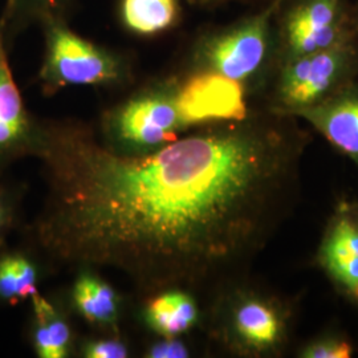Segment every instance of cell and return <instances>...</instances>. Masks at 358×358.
Here are the masks:
<instances>
[{"instance_id":"obj_1","label":"cell","mask_w":358,"mask_h":358,"mask_svg":"<svg viewBox=\"0 0 358 358\" xmlns=\"http://www.w3.org/2000/svg\"><path fill=\"white\" fill-rule=\"evenodd\" d=\"M299 152L282 130L245 118L145 155L43 127L35 158L47 192L29 245L52 264L117 269L146 296L210 282L263 245Z\"/></svg>"},{"instance_id":"obj_2","label":"cell","mask_w":358,"mask_h":358,"mask_svg":"<svg viewBox=\"0 0 358 358\" xmlns=\"http://www.w3.org/2000/svg\"><path fill=\"white\" fill-rule=\"evenodd\" d=\"M174 92L146 93L124 103L106 122L103 145L115 153L145 155L177 140L183 127Z\"/></svg>"},{"instance_id":"obj_3","label":"cell","mask_w":358,"mask_h":358,"mask_svg":"<svg viewBox=\"0 0 358 358\" xmlns=\"http://www.w3.org/2000/svg\"><path fill=\"white\" fill-rule=\"evenodd\" d=\"M357 56L350 38L331 48L285 62L278 87L279 113L291 115L332 94L356 64Z\"/></svg>"},{"instance_id":"obj_4","label":"cell","mask_w":358,"mask_h":358,"mask_svg":"<svg viewBox=\"0 0 358 358\" xmlns=\"http://www.w3.org/2000/svg\"><path fill=\"white\" fill-rule=\"evenodd\" d=\"M120 76L121 66L113 56L64 27H50L47 55L40 72L45 93L57 92L68 85L113 83Z\"/></svg>"},{"instance_id":"obj_5","label":"cell","mask_w":358,"mask_h":358,"mask_svg":"<svg viewBox=\"0 0 358 358\" xmlns=\"http://www.w3.org/2000/svg\"><path fill=\"white\" fill-rule=\"evenodd\" d=\"M282 0H273L267 8L239 26L208 38L201 51L206 71L243 81L262 68L268 55L271 28Z\"/></svg>"},{"instance_id":"obj_6","label":"cell","mask_w":358,"mask_h":358,"mask_svg":"<svg viewBox=\"0 0 358 358\" xmlns=\"http://www.w3.org/2000/svg\"><path fill=\"white\" fill-rule=\"evenodd\" d=\"M285 62L353 38L343 0H299L282 26Z\"/></svg>"},{"instance_id":"obj_7","label":"cell","mask_w":358,"mask_h":358,"mask_svg":"<svg viewBox=\"0 0 358 358\" xmlns=\"http://www.w3.org/2000/svg\"><path fill=\"white\" fill-rule=\"evenodd\" d=\"M13 13V0L0 17V170L27 157H36L43 127L31 117L13 80L6 50L8 20Z\"/></svg>"},{"instance_id":"obj_8","label":"cell","mask_w":358,"mask_h":358,"mask_svg":"<svg viewBox=\"0 0 358 358\" xmlns=\"http://www.w3.org/2000/svg\"><path fill=\"white\" fill-rule=\"evenodd\" d=\"M183 129L210 122L242 121L247 117L239 81L206 71L190 77L174 92Z\"/></svg>"},{"instance_id":"obj_9","label":"cell","mask_w":358,"mask_h":358,"mask_svg":"<svg viewBox=\"0 0 358 358\" xmlns=\"http://www.w3.org/2000/svg\"><path fill=\"white\" fill-rule=\"evenodd\" d=\"M291 115L306 118L358 165V90H336L320 103L299 109Z\"/></svg>"},{"instance_id":"obj_10","label":"cell","mask_w":358,"mask_h":358,"mask_svg":"<svg viewBox=\"0 0 358 358\" xmlns=\"http://www.w3.org/2000/svg\"><path fill=\"white\" fill-rule=\"evenodd\" d=\"M321 262L337 285L358 303V208L333 219L321 247Z\"/></svg>"},{"instance_id":"obj_11","label":"cell","mask_w":358,"mask_h":358,"mask_svg":"<svg viewBox=\"0 0 358 358\" xmlns=\"http://www.w3.org/2000/svg\"><path fill=\"white\" fill-rule=\"evenodd\" d=\"M229 331L235 345L245 352L260 353L279 343L282 321L264 300L242 297L231 308Z\"/></svg>"},{"instance_id":"obj_12","label":"cell","mask_w":358,"mask_h":358,"mask_svg":"<svg viewBox=\"0 0 358 358\" xmlns=\"http://www.w3.org/2000/svg\"><path fill=\"white\" fill-rule=\"evenodd\" d=\"M148 327L161 337H179L198 321V307L186 289L171 288L150 294L143 308Z\"/></svg>"},{"instance_id":"obj_13","label":"cell","mask_w":358,"mask_h":358,"mask_svg":"<svg viewBox=\"0 0 358 358\" xmlns=\"http://www.w3.org/2000/svg\"><path fill=\"white\" fill-rule=\"evenodd\" d=\"M31 343L40 358H65L71 353L72 329L64 313L45 296L31 297Z\"/></svg>"},{"instance_id":"obj_14","label":"cell","mask_w":358,"mask_h":358,"mask_svg":"<svg viewBox=\"0 0 358 358\" xmlns=\"http://www.w3.org/2000/svg\"><path fill=\"white\" fill-rule=\"evenodd\" d=\"M38 257L26 248L0 244V306L16 307L38 292Z\"/></svg>"},{"instance_id":"obj_15","label":"cell","mask_w":358,"mask_h":358,"mask_svg":"<svg viewBox=\"0 0 358 358\" xmlns=\"http://www.w3.org/2000/svg\"><path fill=\"white\" fill-rule=\"evenodd\" d=\"M72 301L85 320L103 327L115 328L120 315V299L115 289L101 278L83 269L72 288Z\"/></svg>"},{"instance_id":"obj_16","label":"cell","mask_w":358,"mask_h":358,"mask_svg":"<svg viewBox=\"0 0 358 358\" xmlns=\"http://www.w3.org/2000/svg\"><path fill=\"white\" fill-rule=\"evenodd\" d=\"M176 0H125L124 16L131 29L140 34H155L174 22Z\"/></svg>"},{"instance_id":"obj_17","label":"cell","mask_w":358,"mask_h":358,"mask_svg":"<svg viewBox=\"0 0 358 358\" xmlns=\"http://www.w3.org/2000/svg\"><path fill=\"white\" fill-rule=\"evenodd\" d=\"M83 356L87 358H127L129 348L120 337L90 340L83 345Z\"/></svg>"},{"instance_id":"obj_18","label":"cell","mask_w":358,"mask_h":358,"mask_svg":"<svg viewBox=\"0 0 358 358\" xmlns=\"http://www.w3.org/2000/svg\"><path fill=\"white\" fill-rule=\"evenodd\" d=\"M20 194L11 186L0 183V244L7 232L13 229L17 217Z\"/></svg>"},{"instance_id":"obj_19","label":"cell","mask_w":358,"mask_h":358,"mask_svg":"<svg viewBox=\"0 0 358 358\" xmlns=\"http://www.w3.org/2000/svg\"><path fill=\"white\" fill-rule=\"evenodd\" d=\"M306 358H349L352 356V346L343 340H324L307 346L303 350Z\"/></svg>"},{"instance_id":"obj_20","label":"cell","mask_w":358,"mask_h":358,"mask_svg":"<svg viewBox=\"0 0 358 358\" xmlns=\"http://www.w3.org/2000/svg\"><path fill=\"white\" fill-rule=\"evenodd\" d=\"M189 355V348L178 337H161L146 352V357L150 358H185Z\"/></svg>"},{"instance_id":"obj_21","label":"cell","mask_w":358,"mask_h":358,"mask_svg":"<svg viewBox=\"0 0 358 358\" xmlns=\"http://www.w3.org/2000/svg\"><path fill=\"white\" fill-rule=\"evenodd\" d=\"M22 0H13V4H19ZM31 3H35V4H43V6H56L60 0H28Z\"/></svg>"},{"instance_id":"obj_22","label":"cell","mask_w":358,"mask_h":358,"mask_svg":"<svg viewBox=\"0 0 358 358\" xmlns=\"http://www.w3.org/2000/svg\"><path fill=\"white\" fill-rule=\"evenodd\" d=\"M357 28H358V23H357Z\"/></svg>"}]
</instances>
